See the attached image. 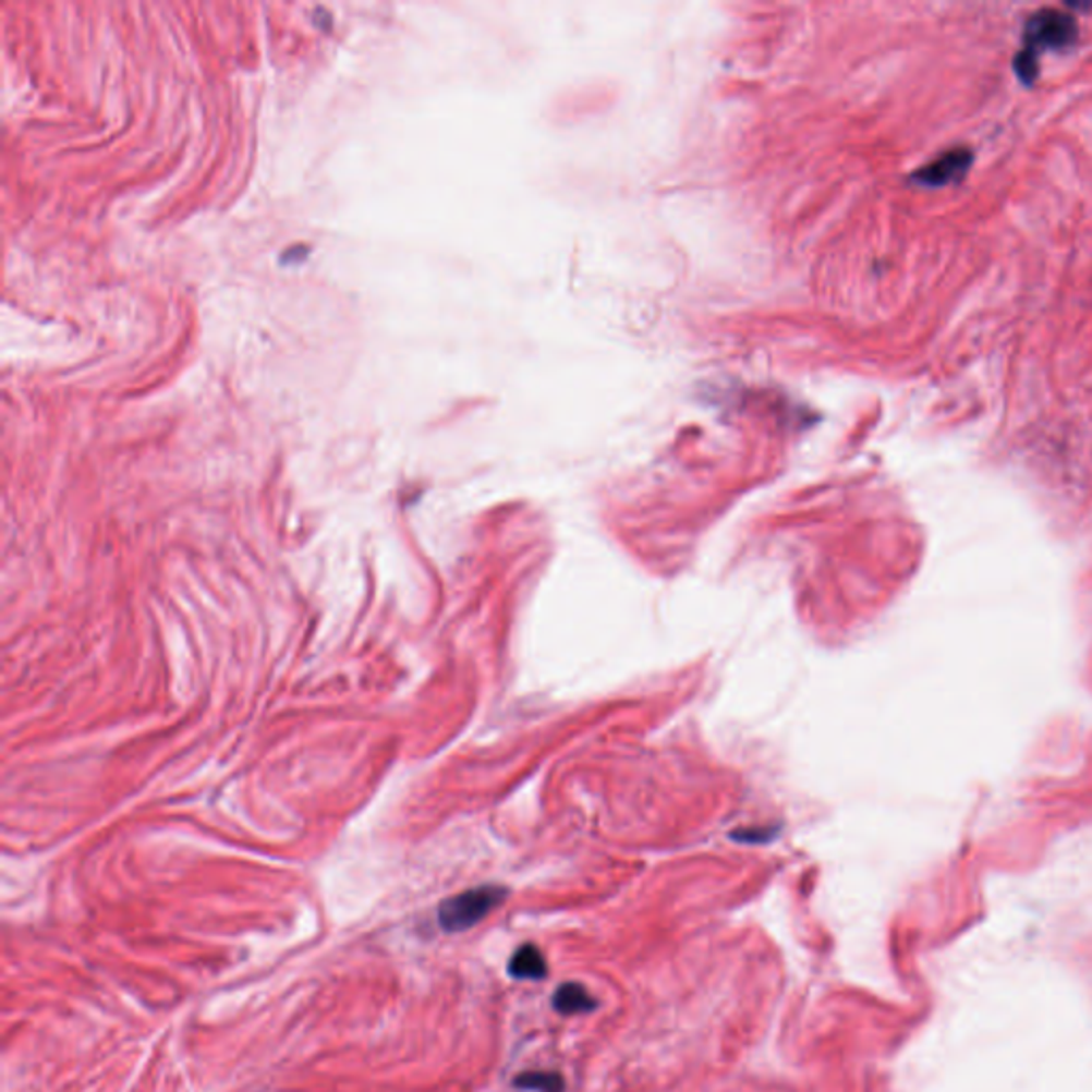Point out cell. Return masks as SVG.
I'll list each match as a JSON object with an SVG mask.
<instances>
[{"label": "cell", "instance_id": "6da1fadb", "mask_svg": "<svg viewBox=\"0 0 1092 1092\" xmlns=\"http://www.w3.org/2000/svg\"><path fill=\"white\" fill-rule=\"evenodd\" d=\"M508 890L501 886H481L454 894L438 907V924L447 933H463L483 922L506 900Z\"/></svg>", "mask_w": 1092, "mask_h": 1092}, {"label": "cell", "instance_id": "7a4b0ae2", "mask_svg": "<svg viewBox=\"0 0 1092 1092\" xmlns=\"http://www.w3.org/2000/svg\"><path fill=\"white\" fill-rule=\"evenodd\" d=\"M1078 20L1071 13L1058 9H1040L1024 24V48L1040 53V50H1069L1078 41Z\"/></svg>", "mask_w": 1092, "mask_h": 1092}, {"label": "cell", "instance_id": "3957f363", "mask_svg": "<svg viewBox=\"0 0 1092 1092\" xmlns=\"http://www.w3.org/2000/svg\"><path fill=\"white\" fill-rule=\"evenodd\" d=\"M973 165V151L969 148H954L945 151L931 165L915 171L913 180L924 186H947L958 184Z\"/></svg>", "mask_w": 1092, "mask_h": 1092}, {"label": "cell", "instance_id": "277c9868", "mask_svg": "<svg viewBox=\"0 0 1092 1092\" xmlns=\"http://www.w3.org/2000/svg\"><path fill=\"white\" fill-rule=\"evenodd\" d=\"M508 973L514 980H545L546 960L543 951L534 944L521 945L508 962Z\"/></svg>", "mask_w": 1092, "mask_h": 1092}, {"label": "cell", "instance_id": "5b68a950", "mask_svg": "<svg viewBox=\"0 0 1092 1092\" xmlns=\"http://www.w3.org/2000/svg\"><path fill=\"white\" fill-rule=\"evenodd\" d=\"M553 1005L559 1014L563 1016H577V1014H587L596 1009V998L587 993L585 986L581 984H561L559 991L553 996Z\"/></svg>", "mask_w": 1092, "mask_h": 1092}, {"label": "cell", "instance_id": "8992f818", "mask_svg": "<svg viewBox=\"0 0 1092 1092\" xmlns=\"http://www.w3.org/2000/svg\"><path fill=\"white\" fill-rule=\"evenodd\" d=\"M514 1087L523 1089V1091L563 1092L566 1082L555 1071H530V1073H521L514 1080Z\"/></svg>", "mask_w": 1092, "mask_h": 1092}, {"label": "cell", "instance_id": "52a82bcc", "mask_svg": "<svg viewBox=\"0 0 1092 1092\" xmlns=\"http://www.w3.org/2000/svg\"><path fill=\"white\" fill-rule=\"evenodd\" d=\"M1014 71L1024 86H1033L1040 75V60L1033 51L1020 50L1014 58Z\"/></svg>", "mask_w": 1092, "mask_h": 1092}]
</instances>
